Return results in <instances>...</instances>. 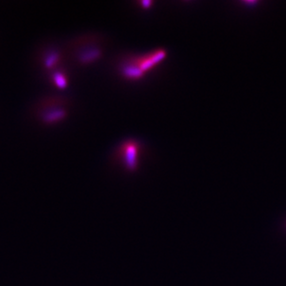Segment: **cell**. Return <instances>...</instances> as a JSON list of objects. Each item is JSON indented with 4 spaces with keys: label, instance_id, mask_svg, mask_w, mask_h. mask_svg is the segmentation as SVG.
Segmentation results:
<instances>
[{
    "label": "cell",
    "instance_id": "7a4b0ae2",
    "mask_svg": "<svg viewBox=\"0 0 286 286\" xmlns=\"http://www.w3.org/2000/svg\"><path fill=\"white\" fill-rule=\"evenodd\" d=\"M68 52L78 66H92L104 54V42L96 34H86L76 37L68 44Z\"/></svg>",
    "mask_w": 286,
    "mask_h": 286
},
{
    "label": "cell",
    "instance_id": "277c9868",
    "mask_svg": "<svg viewBox=\"0 0 286 286\" xmlns=\"http://www.w3.org/2000/svg\"><path fill=\"white\" fill-rule=\"evenodd\" d=\"M143 150L144 145L140 140L128 138L116 146L113 158L128 172H136L140 168Z\"/></svg>",
    "mask_w": 286,
    "mask_h": 286
},
{
    "label": "cell",
    "instance_id": "8992f818",
    "mask_svg": "<svg viewBox=\"0 0 286 286\" xmlns=\"http://www.w3.org/2000/svg\"><path fill=\"white\" fill-rule=\"evenodd\" d=\"M50 79L52 86L59 90H66L70 86L68 74L62 68H58L50 74Z\"/></svg>",
    "mask_w": 286,
    "mask_h": 286
},
{
    "label": "cell",
    "instance_id": "3957f363",
    "mask_svg": "<svg viewBox=\"0 0 286 286\" xmlns=\"http://www.w3.org/2000/svg\"><path fill=\"white\" fill-rule=\"evenodd\" d=\"M70 108L71 102L67 97L51 96L44 97L35 104L33 114L43 126H56L67 120Z\"/></svg>",
    "mask_w": 286,
    "mask_h": 286
},
{
    "label": "cell",
    "instance_id": "6da1fadb",
    "mask_svg": "<svg viewBox=\"0 0 286 286\" xmlns=\"http://www.w3.org/2000/svg\"><path fill=\"white\" fill-rule=\"evenodd\" d=\"M167 58L168 51L162 47H158L142 54H126L116 58L114 68L117 74L124 80L140 82L166 60Z\"/></svg>",
    "mask_w": 286,
    "mask_h": 286
},
{
    "label": "cell",
    "instance_id": "5b68a950",
    "mask_svg": "<svg viewBox=\"0 0 286 286\" xmlns=\"http://www.w3.org/2000/svg\"><path fill=\"white\" fill-rule=\"evenodd\" d=\"M63 60L64 52L56 48H46L39 58V63L48 74L60 68Z\"/></svg>",
    "mask_w": 286,
    "mask_h": 286
},
{
    "label": "cell",
    "instance_id": "52a82bcc",
    "mask_svg": "<svg viewBox=\"0 0 286 286\" xmlns=\"http://www.w3.org/2000/svg\"><path fill=\"white\" fill-rule=\"evenodd\" d=\"M136 4L138 6L143 9V10H149L150 8H153L154 5V1H150V0H142V1H138Z\"/></svg>",
    "mask_w": 286,
    "mask_h": 286
}]
</instances>
